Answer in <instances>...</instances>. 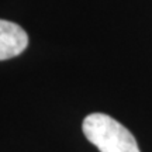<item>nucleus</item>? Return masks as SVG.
<instances>
[{
  "label": "nucleus",
  "mask_w": 152,
  "mask_h": 152,
  "mask_svg": "<svg viewBox=\"0 0 152 152\" xmlns=\"http://www.w3.org/2000/svg\"><path fill=\"white\" fill-rule=\"evenodd\" d=\"M83 134L100 152H141L134 135L117 120L92 113L83 120Z\"/></svg>",
  "instance_id": "obj_1"
},
{
  "label": "nucleus",
  "mask_w": 152,
  "mask_h": 152,
  "mask_svg": "<svg viewBox=\"0 0 152 152\" xmlns=\"http://www.w3.org/2000/svg\"><path fill=\"white\" fill-rule=\"evenodd\" d=\"M27 45L28 35L18 24L0 20V61L20 55Z\"/></svg>",
  "instance_id": "obj_2"
}]
</instances>
